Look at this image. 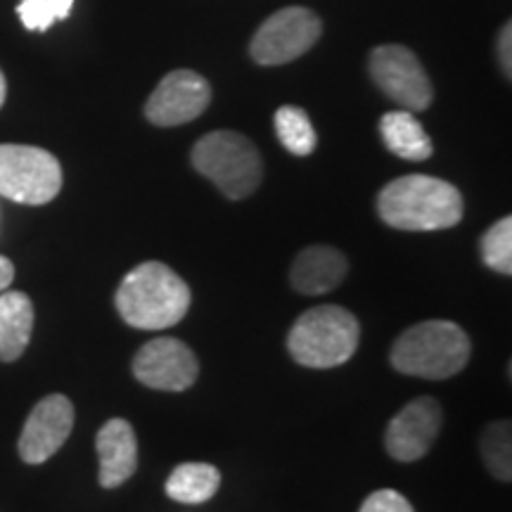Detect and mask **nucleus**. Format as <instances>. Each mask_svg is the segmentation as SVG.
<instances>
[{
    "label": "nucleus",
    "instance_id": "f03ea898",
    "mask_svg": "<svg viewBox=\"0 0 512 512\" xmlns=\"http://www.w3.org/2000/svg\"><path fill=\"white\" fill-rule=\"evenodd\" d=\"M192 292L185 280L162 261H145L121 280L117 311L136 330H166L181 323L190 309Z\"/></svg>",
    "mask_w": 512,
    "mask_h": 512
},
{
    "label": "nucleus",
    "instance_id": "423d86ee",
    "mask_svg": "<svg viewBox=\"0 0 512 512\" xmlns=\"http://www.w3.org/2000/svg\"><path fill=\"white\" fill-rule=\"evenodd\" d=\"M62 190V166L34 145H0V195L17 204L41 207Z\"/></svg>",
    "mask_w": 512,
    "mask_h": 512
},
{
    "label": "nucleus",
    "instance_id": "5701e85b",
    "mask_svg": "<svg viewBox=\"0 0 512 512\" xmlns=\"http://www.w3.org/2000/svg\"><path fill=\"white\" fill-rule=\"evenodd\" d=\"M510 24H505L503 31H501V41H498V53H501V67L505 69V74L510 76L512 72V55H510V43H512V36H510Z\"/></svg>",
    "mask_w": 512,
    "mask_h": 512
},
{
    "label": "nucleus",
    "instance_id": "aec40b11",
    "mask_svg": "<svg viewBox=\"0 0 512 512\" xmlns=\"http://www.w3.org/2000/svg\"><path fill=\"white\" fill-rule=\"evenodd\" d=\"M479 252H482V261L491 271L512 275V219L496 221L479 240Z\"/></svg>",
    "mask_w": 512,
    "mask_h": 512
},
{
    "label": "nucleus",
    "instance_id": "0eeeda50",
    "mask_svg": "<svg viewBox=\"0 0 512 512\" xmlns=\"http://www.w3.org/2000/svg\"><path fill=\"white\" fill-rule=\"evenodd\" d=\"M370 76L375 86L408 112H425L434 91L418 57L403 46H380L370 55Z\"/></svg>",
    "mask_w": 512,
    "mask_h": 512
},
{
    "label": "nucleus",
    "instance_id": "20e7f679",
    "mask_svg": "<svg viewBox=\"0 0 512 512\" xmlns=\"http://www.w3.org/2000/svg\"><path fill=\"white\" fill-rule=\"evenodd\" d=\"M361 323L337 304L313 306L294 320L287 335V351L299 366L328 370L344 366L356 354Z\"/></svg>",
    "mask_w": 512,
    "mask_h": 512
},
{
    "label": "nucleus",
    "instance_id": "6ab92c4d",
    "mask_svg": "<svg viewBox=\"0 0 512 512\" xmlns=\"http://www.w3.org/2000/svg\"><path fill=\"white\" fill-rule=\"evenodd\" d=\"M482 448L484 465L489 467V472L501 482H510L512 477V434H510V422L508 420H496L482 432Z\"/></svg>",
    "mask_w": 512,
    "mask_h": 512
},
{
    "label": "nucleus",
    "instance_id": "6e6552de",
    "mask_svg": "<svg viewBox=\"0 0 512 512\" xmlns=\"http://www.w3.org/2000/svg\"><path fill=\"white\" fill-rule=\"evenodd\" d=\"M320 19L306 8H285L261 24L252 38L249 53L264 67L287 64L316 46Z\"/></svg>",
    "mask_w": 512,
    "mask_h": 512
},
{
    "label": "nucleus",
    "instance_id": "ddd939ff",
    "mask_svg": "<svg viewBox=\"0 0 512 512\" xmlns=\"http://www.w3.org/2000/svg\"><path fill=\"white\" fill-rule=\"evenodd\" d=\"M95 451L100 458V486L117 489L128 482L138 470V437L131 422L112 418L100 427L95 437Z\"/></svg>",
    "mask_w": 512,
    "mask_h": 512
},
{
    "label": "nucleus",
    "instance_id": "2eb2a0df",
    "mask_svg": "<svg viewBox=\"0 0 512 512\" xmlns=\"http://www.w3.org/2000/svg\"><path fill=\"white\" fill-rule=\"evenodd\" d=\"M31 332H34V302L29 294H0V361H17L29 347Z\"/></svg>",
    "mask_w": 512,
    "mask_h": 512
},
{
    "label": "nucleus",
    "instance_id": "f257e3e1",
    "mask_svg": "<svg viewBox=\"0 0 512 512\" xmlns=\"http://www.w3.org/2000/svg\"><path fill=\"white\" fill-rule=\"evenodd\" d=\"M463 195L456 185L425 174H408L387 183L377 195V214L396 230L427 233L463 221Z\"/></svg>",
    "mask_w": 512,
    "mask_h": 512
},
{
    "label": "nucleus",
    "instance_id": "9d476101",
    "mask_svg": "<svg viewBox=\"0 0 512 512\" xmlns=\"http://www.w3.org/2000/svg\"><path fill=\"white\" fill-rule=\"evenodd\" d=\"M441 425H444V411L434 396H420L401 408L389 420L384 432V448L399 463H415L437 441Z\"/></svg>",
    "mask_w": 512,
    "mask_h": 512
},
{
    "label": "nucleus",
    "instance_id": "4be33fe9",
    "mask_svg": "<svg viewBox=\"0 0 512 512\" xmlns=\"http://www.w3.org/2000/svg\"><path fill=\"white\" fill-rule=\"evenodd\" d=\"M358 512H415L413 505L408 503L406 496H401L394 489H380L375 494H370L363 501Z\"/></svg>",
    "mask_w": 512,
    "mask_h": 512
},
{
    "label": "nucleus",
    "instance_id": "f8f14e48",
    "mask_svg": "<svg viewBox=\"0 0 512 512\" xmlns=\"http://www.w3.org/2000/svg\"><path fill=\"white\" fill-rule=\"evenodd\" d=\"M211 102V88L190 69L166 74L145 105V117L155 126H181L195 121Z\"/></svg>",
    "mask_w": 512,
    "mask_h": 512
},
{
    "label": "nucleus",
    "instance_id": "a211bd4d",
    "mask_svg": "<svg viewBox=\"0 0 512 512\" xmlns=\"http://www.w3.org/2000/svg\"><path fill=\"white\" fill-rule=\"evenodd\" d=\"M275 133H278L280 143L287 152L297 157H309L318 145L316 128H313L309 114H306L302 107L285 105L275 112L273 117Z\"/></svg>",
    "mask_w": 512,
    "mask_h": 512
},
{
    "label": "nucleus",
    "instance_id": "dca6fc26",
    "mask_svg": "<svg viewBox=\"0 0 512 512\" xmlns=\"http://www.w3.org/2000/svg\"><path fill=\"white\" fill-rule=\"evenodd\" d=\"M380 133L387 150L396 157L408 159V162H425L432 157V140L420 121L413 117V112H387L380 119Z\"/></svg>",
    "mask_w": 512,
    "mask_h": 512
},
{
    "label": "nucleus",
    "instance_id": "4468645a",
    "mask_svg": "<svg viewBox=\"0 0 512 512\" xmlns=\"http://www.w3.org/2000/svg\"><path fill=\"white\" fill-rule=\"evenodd\" d=\"M347 273L349 261L337 247L313 245L297 254L290 271V283L299 294L316 297L342 285Z\"/></svg>",
    "mask_w": 512,
    "mask_h": 512
},
{
    "label": "nucleus",
    "instance_id": "9b49d317",
    "mask_svg": "<svg viewBox=\"0 0 512 512\" xmlns=\"http://www.w3.org/2000/svg\"><path fill=\"white\" fill-rule=\"evenodd\" d=\"M74 430V403L64 394H50L29 413L19 434V458L27 465H41L55 456Z\"/></svg>",
    "mask_w": 512,
    "mask_h": 512
},
{
    "label": "nucleus",
    "instance_id": "1a4fd4ad",
    "mask_svg": "<svg viewBox=\"0 0 512 512\" xmlns=\"http://www.w3.org/2000/svg\"><path fill=\"white\" fill-rule=\"evenodd\" d=\"M133 375L157 392H185L200 375V361L188 344L176 337H157L145 342L133 356Z\"/></svg>",
    "mask_w": 512,
    "mask_h": 512
},
{
    "label": "nucleus",
    "instance_id": "412c9836",
    "mask_svg": "<svg viewBox=\"0 0 512 512\" xmlns=\"http://www.w3.org/2000/svg\"><path fill=\"white\" fill-rule=\"evenodd\" d=\"M74 8V0H22L17 15L29 31H48L55 22L67 19Z\"/></svg>",
    "mask_w": 512,
    "mask_h": 512
},
{
    "label": "nucleus",
    "instance_id": "393cba45",
    "mask_svg": "<svg viewBox=\"0 0 512 512\" xmlns=\"http://www.w3.org/2000/svg\"><path fill=\"white\" fill-rule=\"evenodd\" d=\"M5 95H8V81H5V74L0 72V107L5 105Z\"/></svg>",
    "mask_w": 512,
    "mask_h": 512
},
{
    "label": "nucleus",
    "instance_id": "39448f33",
    "mask_svg": "<svg viewBox=\"0 0 512 512\" xmlns=\"http://www.w3.org/2000/svg\"><path fill=\"white\" fill-rule=\"evenodd\" d=\"M192 166L228 200H245L261 185L264 164L252 140L235 131H214L192 147Z\"/></svg>",
    "mask_w": 512,
    "mask_h": 512
},
{
    "label": "nucleus",
    "instance_id": "f3484780",
    "mask_svg": "<svg viewBox=\"0 0 512 512\" xmlns=\"http://www.w3.org/2000/svg\"><path fill=\"white\" fill-rule=\"evenodd\" d=\"M221 486L219 467L209 463H183L166 479V496L176 503L197 505L216 496Z\"/></svg>",
    "mask_w": 512,
    "mask_h": 512
},
{
    "label": "nucleus",
    "instance_id": "7ed1b4c3",
    "mask_svg": "<svg viewBox=\"0 0 512 512\" xmlns=\"http://www.w3.org/2000/svg\"><path fill=\"white\" fill-rule=\"evenodd\" d=\"M470 354V337L458 323L425 320L396 337L389 361L401 375L446 380L465 370Z\"/></svg>",
    "mask_w": 512,
    "mask_h": 512
},
{
    "label": "nucleus",
    "instance_id": "b1692460",
    "mask_svg": "<svg viewBox=\"0 0 512 512\" xmlns=\"http://www.w3.org/2000/svg\"><path fill=\"white\" fill-rule=\"evenodd\" d=\"M15 280V264L8 259V256L0 254V290H8Z\"/></svg>",
    "mask_w": 512,
    "mask_h": 512
}]
</instances>
